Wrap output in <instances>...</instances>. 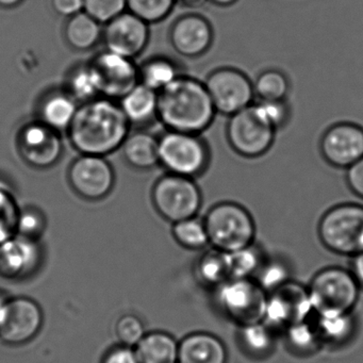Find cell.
I'll use <instances>...</instances> for the list:
<instances>
[{"label":"cell","mask_w":363,"mask_h":363,"mask_svg":"<svg viewBox=\"0 0 363 363\" xmlns=\"http://www.w3.org/2000/svg\"><path fill=\"white\" fill-rule=\"evenodd\" d=\"M267 295L254 278H229L216 289L218 307L240 326L263 320Z\"/></svg>","instance_id":"ba28073f"},{"label":"cell","mask_w":363,"mask_h":363,"mask_svg":"<svg viewBox=\"0 0 363 363\" xmlns=\"http://www.w3.org/2000/svg\"><path fill=\"white\" fill-rule=\"evenodd\" d=\"M84 12L101 25L127 11V0H84Z\"/></svg>","instance_id":"60d3db41"},{"label":"cell","mask_w":363,"mask_h":363,"mask_svg":"<svg viewBox=\"0 0 363 363\" xmlns=\"http://www.w3.org/2000/svg\"><path fill=\"white\" fill-rule=\"evenodd\" d=\"M320 150L324 160L337 169H348L363 158V128L354 123H337L323 133Z\"/></svg>","instance_id":"e0dca14e"},{"label":"cell","mask_w":363,"mask_h":363,"mask_svg":"<svg viewBox=\"0 0 363 363\" xmlns=\"http://www.w3.org/2000/svg\"><path fill=\"white\" fill-rule=\"evenodd\" d=\"M346 184L356 196L363 199V158L346 169Z\"/></svg>","instance_id":"7bdbcfd3"},{"label":"cell","mask_w":363,"mask_h":363,"mask_svg":"<svg viewBox=\"0 0 363 363\" xmlns=\"http://www.w3.org/2000/svg\"><path fill=\"white\" fill-rule=\"evenodd\" d=\"M118 103L131 126L144 128L158 120V92L141 82Z\"/></svg>","instance_id":"44dd1931"},{"label":"cell","mask_w":363,"mask_h":363,"mask_svg":"<svg viewBox=\"0 0 363 363\" xmlns=\"http://www.w3.org/2000/svg\"><path fill=\"white\" fill-rule=\"evenodd\" d=\"M152 201L159 216L174 224L197 216L203 195L193 178L167 173L155 182Z\"/></svg>","instance_id":"52a82bcc"},{"label":"cell","mask_w":363,"mask_h":363,"mask_svg":"<svg viewBox=\"0 0 363 363\" xmlns=\"http://www.w3.org/2000/svg\"><path fill=\"white\" fill-rule=\"evenodd\" d=\"M169 43L184 58L203 56L211 48L214 31L211 23L201 14H184L169 29Z\"/></svg>","instance_id":"d6986e66"},{"label":"cell","mask_w":363,"mask_h":363,"mask_svg":"<svg viewBox=\"0 0 363 363\" xmlns=\"http://www.w3.org/2000/svg\"><path fill=\"white\" fill-rule=\"evenodd\" d=\"M195 277L203 286L216 289L230 278L226 252L208 250L201 255L194 267Z\"/></svg>","instance_id":"83f0119b"},{"label":"cell","mask_w":363,"mask_h":363,"mask_svg":"<svg viewBox=\"0 0 363 363\" xmlns=\"http://www.w3.org/2000/svg\"><path fill=\"white\" fill-rule=\"evenodd\" d=\"M314 326L323 343L333 346L347 343L356 333V320L352 312L312 315Z\"/></svg>","instance_id":"484cf974"},{"label":"cell","mask_w":363,"mask_h":363,"mask_svg":"<svg viewBox=\"0 0 363 363\" xmlns=\"http://www.w3.org/2000/svg\"><path fill=\"white\" fill-rule=\"evenodd\" d=\"M103 33L101 23L84 11L69 18L65 27V41L79 52L95 48L103 39Z\"/></svg>","instance_id":"d4e9b609"},{"label":"cell","mask_w":363,"mask_h":363,"mask_svg":"<svg viewBox=\"0 0 363 363\" xmlns=\"http://www.w3.org/2000/svg\"><path fill=\"white\" fill-rule=\"evenodd\" d=\"M203 82L216 112L223 116H233L254 104V84L235 67L214 69Z\"/></svg>","instance_id":"30bf717a"},{"label":"cell","mask_w":363,"mask_h":363,"mask_svg":"<svg viewBox=\"0 0 363 363\" xmlns=\"http://www.w3.org/2000/svg\"><path fill=\"white\" fill-rule=\"evenodd\" d=\"M208 1L218 6V7L226 8L235 5L238 0H208Z\"/></svg>","instance_id":"c3c4849f"},{"label":"cell","mask_w":363,"mask_h":363,"mask_svg":"<svg viewBox=\"0 0 363 363\" xmlns=\"http://www.w3.org/2000/svg\"><path fill=\"white\" fill-rule=\"evenodd\" d=\"M121 150L125 161L133 169L148 171L159 165V138L147 131L129 133Z\"/></svg>","instance_id":"603a6c76"},{"label":"cell","mask_w":363,"mask_h":363,"mask_svg":"<svg viewBox=\"0 0 363 363\" xmlns=\"http://www.w3.org/2000/svg\"><path fill=\"white\" fill-rule=\"evenodd\" d=\"M130 127L118 101L99 97L79 105L67 133L80 154L106 157L122 148Z\"/></svg>","instance_id":"6da1fadb"},{"label":"cell","mask_w":363,"mask_h":363,"mask_svg":"<svg viewBox=\"0 0 363 363\" xmlns=\"http://www.w3.org/2000/svg\"><path fill=\"white\" fill-rule=\"evenodd\" d=\"M257 114L276 131L284 128L291 118V108L286 101H258L252 104Z\"/></svg>","instance_id":"74e56055"},{"label":"cell","mask_w":363,"mask_h":363,"mask_svg":"<svg viewBox=\"0 0 363 363\" xmlns=\"http://www.w3.org/2000/svg\"><path fill=\"white\" fill-rule=\"evenodd\" d=\"M274 330L263 320L242 325L240 330V341L247 354L256 357H264L273 350L275 346Z\"/></svg>","instance_id":"4dcf8cb0"},{"label":"cell","mask_w":363,"mask_h":363,"mask_svg":"<svg viewBox=\"0 0 363 363\" xmlns=\"http://www.w3.org/2000/svg\"><path fill=\"white\" fill-rule=\"evenodd\" d=\"M16 145L25 162L38 169L54 167L62 158L65 150L60 133L41 121L23 126Z\"/></svg>","instance_id":"5bb4252c"},{"label":"cell","mask_w":363,"mask_h":363,"mask_svg":"<svg viewBox=\"0 0 363 363\" xmlns=\"http://www.w3.org/2000/svg\"><path fill=\"white\" fill-rule=\"evenodd\" d=\"M203 222L209 244L220 252H235L254 244L256 224L250 211L240 203H216L208 210Z\"/></svg>","instance_id":"3957f363"},{"label":"cell","mask_w":363,"mask_h":363,"mask_svg":"<svg viewBox=\"0 0 363 363\" xmlns=\"http://www.w3.org/2000/svg\"><path fill=\"white\" fill-rule=\"evenodd\" d=\"M177 0H127V10L148 24L162 22L171 14Z\"/></svg>","instance_id":"e575fe53"},{"label":"cell","mask_w":363,"mask_h":363,"mask_svg":"<svg viewBox=\"0 0 363 363\" xmlns=\"http://www.w3.org/2000/svg\"><path fill=\"white\" fill-rule=\"evenodd\" d=\"M256 275L255 280L267 294L281 288L291 280L288 265L279 260L263 263Z\"/></svg>","instance_id":"8d00e7d4"},{"label":"cell","mask_w":363,"mask_h":363,"mask_svg":"<svg viewBox=\"0 0 363 363\" xmlns=\"http://www.w3.org/2000/svg\"><path fill=\"white\" fill-rule=\"evenodd\" d=\"M101 363H139V360L135 348L120 344L106 352Z\"/></svg>","instance_id":"b9f144b4"},{"label":"cell","mask_w":363,"mask_h":363,"mask_svg":"<svg viewBox=\"0 0 363 363\" xmlns=\"http://www.w3.org/2000/svg\"><path fill=\"white\" fill-rule=\"evenodd\" d=\"M307 289L316 314L352 312L360 294V286L352 272L339 267L320 269Z\"/></svg>","instance_id":"8992f818"},{"label":"cell","mask_w":363,"mask_h":363,"mask_svg":"<svg viewBox=\"0 0 363 363\" xmlns=\"http://www.w3.org/2000/svg\"><path fill=\"white\" fill-rule=\"evenodd\" d=\"M43 262V250L38 240L16 235L0 245V277L25 280L33 277Z\"/></svg>","instance_id":"ac0fdd59"},{"label":"cell","mask_w":363,"mask_h":363,"mask_svg":"<svg viewBox=\"0 0 363 363\" xmlns=\"http://www.w3.org/2000/svg\"><path fill=\"white\" fill-rule=\"evenodd\" d=\"M69 186L74 192L86 199L97 201L107 197L116 184L113 167L105 157L82 155L69 169Z\"/></svg>","instance_id":"4fadbf2b"},{"label":"cell","mask_w":363,"mask_h":363,"mask_svg":"<svg viewBox=\"0 0 363 363\" xmlns=\"http://www.w3.org/2000/svg\"><path fill=\"white\" fill-rule=\"evenodd\" d=\"M24 0H0V8L5 9H11V8L18 7Z\"/></svg>","instance_id":"7dc6e473"},{"label":"cell","mask_w":363,"mask_h":363,"mask_svg":"<svg viewBox=\"0 0 363 363\" xmlns=\"http://www.w3.org/2000/svg\"><path fill=\"white\" fill-rule=\"evenodd\" d=\"M252 84L258 101H286L291 90L290 80L279 69L263 71Z\"/></svg>","instance_id":"1f68e13d"},{"label":"cell","mask_w":363,"mask_h":363,"mask_svg":"<svg viewBox=\"0 0 363 363\" xmlns=\"http://www.w3.org/2000/svg\"><path fill=\"white\" fill-rule=\"evenodd\" d=\"M116 337L122 345L135 348L146 335L145 325L143 320L133 313H126L121 316L114 327Z\"/></svg>","instance_id":"f35d334b"},{"label":"cell","mask_w":363,"mask_h":363,"mask_svg":"<svg viewBox=\"0 0 363 363\" xmlns=\"http://www.w3.org/2000/svg\"><path fill=\"white\" fill-rule=\"evenodd\" d=\"M65 91L80 105L101 97L99 80L90 63L74 67L67 76Z\"/></svg>","instance_id":"f1b7e54d"},{"label":"cell","mask_w":363,"mask_h":363,"mask_svg":"<svg viewBox=\"0 0 363 363\" xmlns=\"http://www.w3.org/2000/svg\"><path fill=\"white\" fill-rule=\"evenodd\" d=\"M77 101L65 90L52 91L42 99L39 118L58 133H67L77 113Z\"/></svg>","instance_id":"7402d4cb"},{"label":"cell","mask_w":363,"mask_h":363,"mask_svg":"<svg viewBox=\"0 0 363 363\" xmlns=\"http://www.w3.org/2000/svg\"><path fill=\"white\" fill-rule=\"evenodd\" d=\"M44 314L29 297L8 298L0 307V340L9 345L33 341L43 327Z\"/></svg>","instance_id":"8fae6325"},{"label":"cell","mask_w":363,"mask_h":363,"mask_svg":"<svg viewBox=\"0 0 363 363\" xmlns=\"http://www.w3.org/2000/svg\"><path fill=\"white\" fill-rule=\"evenodd\" d=\"M182 5L189 8H199L208 1V0H177Z\"/></svg>","instance_id":"bcb514c9"},{"label":"cell","mask_w":363,"mask_h":363,"mask_svg":"<svg viewBox=\"0 0 363 363\" xmlns=\"http://www.w3.org/2000/svg\"><path fill=\"white\" fill-rule=\"evenodd\" d=\"M313 315L307 286L294 281L267 295L263 322L274 331L284 330L291 325L309 320Z\"/></svg>","instance_id":"7c38bea8"},{"label":"cell","mask_w":363,"mask_h":363,"mask_svg":"<svg viewBox=\"0 0 363 363\" xmlns=\"http://www.w3.org/2000/svg\"><path fill=\"white\" fill-rule=\"evenodd\" d=\"M284 333L286 345L299 356L315 354L324 344L312 318L291 325L284 329Z\"/></svg>","instance_id":"f546056e"},{"label":"cell","mask_w":363,"mask_h":363,"mask_svg":"<svg viewBox=\"0 0 363 363\" xmlns=\"http://www.w3.org/2000/svg\"><path fill=\"white\" fill-rule=\"evenodd\" d=\"M226 257L230 278H252L263 264L262 254L254 244L226 252Z\"/></svg>","instance_id":"d6a6232c"},{"label":"cell","mask_w":363,"mask_h":363,"mask_svg":"<svg viewBox=\"0 0 363 363\" xmlns=\"http://www.w3.org/2000/svg\"><path fill=\"white\" fill-rule=\"evenodd\" d=\"M224 342L210 333L197 331L179 341L178 363H227Z\"/></svg>","instance_id":"ffe728a7"},{"label":"cell","mask_w":363,"mask_h":363,"mask_svg":"<svg viewBox=\"0 0 363 363\" xmlns=\"http://www.w3.org/2000/svg\"><path fill=\"white\" fill-rule=\"evenodd\" d=\"M182 75L178 63L169 57H152L140 67V82L158 93Z\"/></svg>","instance_id":"4316f807"},{"label":"cell","mask_w":363,"mask_h":363,"mask_svg":"<svg viewBox=\"0 0 363 363\" xmlns=\"http://www.w3.org/2000/svg\"><path fill=\"white\" fill-rule=\"evenodd\" d=\"M172 233L177 243L188 250H201L209 244L205 222L197 216L174 223Z\"/></svg>","instance_id":"836d02e7"},{"label":"cell","mask_w":363,"mask_h":363,"mask_svg":"<svg viewBox=\"0 0 363 363\" xmlns=\"http://www.w3.org/2000/svg\"><path fill=\"white\" fill-rule=\"evenodd\" d=\"M318 237L323 245L342 256L354 257L363 252V206L344 203L325 212L318 223Z\"/></svg>","instance_id":"5b68a950"},{"label":"cell","mask_w":363,"mask_h":363,"mask_svg":"<svg viewBox=\"0 0 363 363\" xmlns=\"http://www.w3.org/2000/svg\"><path fill=\"white\" fill-rule=\"evenodd\" d=\"M90 65L96 74L101 97L120 101L140 84V67L133 59L105 50Z\"/></svg>","instance_id":"9a60e30c"},{"label":"cell","mask_w":363,"mask_h":363,"mask_svg":"<svg viewBox=\"0 0 363 363\" xmlns=\"http://www.w3.org/2000/svg\"><path fill=\"white\" fill-rule=\"evenodd\" d=\"M210 159L209 146L201 135L167 130L159 138V165L167 173L195 179L207 171Z\"/></svg>","instance_id":"277c9868"},{"label":"cell","mask_w":363,"mask_h":363,"mask_svg":"<svg viewBox=\"0 0 363 363\" xmlns=\"http://www.w3.org/2000/svg\"><path fill=\"white\" fill-rule=\"evenodd\" d=\"M150 37V24L128 10L107 23L103 33L106 50L133 60L146 50Z\"/></svg>","instance_id":"2e32d148"},{"label":"cell","mask_w":363,"mask_h":363,"mask_svg":"<svg viewBox=\"0 0 363 363\" xmlns=\"http://www.w3.org/2000/svg\"><path fill=\"white\" fill-rule=\"evenodd\" d=\"M276 130L265 124L254 106L229 116L226 137L233 152L244 158H259L269 152L275 141Z\"/></svg>","instance_id":"9c48e42d"},{"label":"cell","mask_w":363,"mask_h":363,"mask_svg":"<svg viewBox=\"0 0 363 363\" xmlns=\"http://www.w3.org/2000/svg\"><path fill=\"white\" fill-rule=\"evenodd\" d=\"M45 229L46 218L41 210L35 207H27L21 210L16 235L39 241Z\"/></svg>","instance_id":"ab89813d"},{"label":"cell","mask_w":363,"mask_h":363,"mask_svg":"<svg viewBox=\"0 0 363 363\" xmlns=\"http://www.w3.org/2000/svg\"><path fill=\"white\" fill-rule=\"evenodd\" d=\"M352 272L359 286L363 288V252L352 257Z\"/></svg>","instance_id":"f6af8a7d"},{"label":"cell","mask_w":363,"mask_h":363,"mask_svg":"<svg viewBox=\"0 0 363 363\" xmlns=\"http://www.w3.org/2000/svg\"><path fill=\"white\" fill-rule=\"evenodd\" d=\"M20 211L13 194L0 186V245L16 235Z\"/></svg>","instance_id":"d590c367"},{"label":"cell","mask_w":363,"mask_h":363,"mask_svg":"<svg viewBox=\"0 0 363 363\" xmlns=\"http://www.w3.org/2000/svg\"><path fill=\"white\" fill-rule=\"evenodd\" d=\"M139 363H178L179 342L165 331L146 333L135 347Z\"/></svg>","instance_id":"cb8c5ba5"},{"label":"cell","mask_w":363,"mask_h":363,"mask_svg":"<svg viewBox=\"0 0 363 363\" xmlns=\"http://www.w3.org/2000/svg\"><path fill=\"white\" fill-rule=\"evenodd\" d=\"M52 7L57 14L67 18L84 11V0H52Z\"/></svg>","instance_id":"ee69618b"},{"label":"cell","mask_w":363,"mask_h":363,"mask_svg":"<svg viewBox=\"0 0 363 363\" xmlns=\"http://www.w3.org/2000/svg\"><path fill=\"white\" fill-rule=\"evenodd\" d=\"M158 96V121L167 130L201 135L218 113L205 82L190 76H180Z\"/></svg>","instance_id":"7a4b0ae2"}]
</instances>
